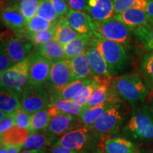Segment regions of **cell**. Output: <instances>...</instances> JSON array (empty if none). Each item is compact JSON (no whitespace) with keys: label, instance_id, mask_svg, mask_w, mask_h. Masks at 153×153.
Segmentation results:
<instances>
[{"label":"cell","instance_id":"1","mask_svg":"<svg viewBox=\"0 0 153 153\" xmlns=\"http://www.w3.org/2000/svg\"><path fill=\"white\" fill-rule=\"evenodd\" d=\"M111 86L120 97L133 106L144 102L149 92L148 88L137 73L125 74L112 78Z\"/></svg>","mask_w":153,"mask_h":153},{"label":"cell","instance_id":"2","mask_svg":"<svg viewBox=\"0 0 153 153\" xmlns=\"http://www.w3.org/2000/svg\"><path fill=\"white\" fill-rule=\"evenodd\" d=\"M91 43L101 53L112 76L117 75L126 68L128 57L123 45L94 36Z\"/></svg>","mask_w":153,"mask_h":153},{"label":"cell","instance_id":"3","mask_svg":"<svg viewBox=\"0 0 153 153\" xmlns=\"http://www.w3.org/2000/svg\"><path fill=\"white\" fill-rule=\"evenodd\" d=\"M124 131L134 139L153 140V114L150 107L143 106L135 110L126 124Z\"/></svg>","mask_w":153,"mask_h":153},{"label":"cell","instance_id":"4","mask_svg":"<svg viewBox=\"0 0 153 153\" xmlns=\"http://www.w3.org/2000/svg\"><path fill=\"white\" fill-rule=\"evenodd\" d=\"M94 138L89 126L79 125L59 137L55 144L78 153H87L93 148Z\"/></svg>","mask_w":153,"mask_h":153},{"label":"cell","instance_id":"5","mask_svg":"<svg viewBox=\"0 0 153 153\" xmlns=\"http://www.w3.org/2000/svg\"><path fill=\"white\" fill-rule=\"evenodd\" d=\"M29 56L16 63L2 73H0L1 87L14 91L22 97L24 90L28 83L29 77Z\"/></svg>","mask_w":153,"mask_h":153},{"label":"cell","instance_id":"6","mask_svg":"<svg viewBox=\"0 0 153 153\" xmlns=\"http://www.w3.org/2000/svg\"><path fill=\"white\" fill-rule=\"evenodd\" d=\"M123 116L120 104H114L92 125L89 126L95 138L111 137L119 130Z\"/></svg>","mask_w":153,"mask_h":153},{"label":"cell","instance_id":"7","mask_svg":"<svg viewBox=\"0 0 153 153\" xmlns=\"http://www.w3.org/2000/svg\"><path fill=\"white\" fill-rule=\"evenodd\" d=\"M132 30L114 17L100 22H95L94 36L128 45L131 41Z\"/></svg>","mask_w":153,"mask_h":153},{"label":"cell","instance_id":"8","mask_svg":"<svg viewBox=\"0 0 153 153\" xmlns=\"http://www.w3.org/2000/svg\"><path fill=\"white\" fill-rule=\"evenodd\" d=\"M76 80L70 60L65 59L53 63L48 81L50 97L56 94L69 84Z\"/></svg>","mask_w":153,"mask_h":153},{"label":"cell","instance_id":"9","mask_svg":"<svg viewBox=\"0 0 153 153\" xmlns=\"http://www.w3.org/2000/svg\"><path fill=\"white\" fill-rule=\"evenodd\" d=\"M50 104L51 99L43 86L28 82L21 97V105L23 109L28 114H33L47 108Z\"/></svg>","mask_w":153,"mask_h":153},{"label":"cell","instance_id":"10","mask_svg":"<svg viewBox=\"0 0 153 153\" xmlns=\"http://www.w3.org/2000/svg\"><path fill=\"white\" fill-rule=\"evenodd\" d=\"M29 59L28 82L37 85L46 84L49 79L53 62L42 55L38 50L29 55Z\"/></svg>","mask_w":153,"mask_h":153},{"label":"cell","instance_id":"11","mask_svg":"<svg viewBox=\"0 0 153 153\" xmlns=\"http://www.w3.org/2000/svg\"><path fill=\"white\" fill-rule=\"evenodd\" d=\"M33 45L28 38L19 36L11 38L6 41H1V48L16 64L29 56Z\"/></svg>","mask_w":153,"mask_h":153},{"label":"cell","instance_id":"12","mask_svg":"<svg viewBox=\"0 0 153 153\" xmlns=\"http://www.w3.org/2000/svg\"><path fill=\"white\" fill-rule=\"evenodd\" d=\"M92 71L94 79L99 83H111L113 76L104 57L97 47L91 43L86 51Z\"/></svg>","mask_w":153,"mask_h":153},{"label":"cell","instance_id":"13","mask_svg":"<svg viewBox=\"0 0 153 153\" xmlns=\"http://www.w3.org/2000/svg\"><path fill=\"white\" fill-rule=\"evenodd\" d=\"M1 21L5 26L22 37L23 34L28 33L27 20L14 6L1 7Z\"/></svg>","mask_w":153,"mask_h":153},{"label":"cell","instance_id":"14","mask_svg":"<svg viewBox=\"0 0 153 153\" xmlns=\"http://www.w3.org/2000/svg\"><path fill=\"white\" fill-rule=\"evenodd\" d=\"M86 12L94 22H100L114 17V0H86Z\"/></svg>","mask_w":153,"mask_h":153},{"label":"cell","instance_id":"15","mask_svg":"<svg viewBox=\"0 0 153 153\" xmlns=\"http://www.w3.org/2000/svg\"><path fill=\"white\" fill-rule=\"evenodd\" d=\"M66 17L70 26L78 34L94 36L95 22L87 12L70 10Z\"/></svg>","mask_w":153,"mask_h":153},{"label":"cell","instance_id":"16","mask_svg":"<svg viewBox=\"0 0 153 153\" xmlns=\"http://www.w3.org/2000/svg\"><path fill=\"white\" fill-rule=\"evenodd\" d=\"M79 125L81 124L79 123L78 116L67 114H60L52 118L45 131L58 138Z\"/></svg>","mask_w":153,"mask_h":153},{"label":"cell","instance_id":"17","mask_svg":"<svg viewBox=\"0 0 153 153\" xmlns=\"http://www.w3.org/2000/svg\"><path fill=\"white\" fill-rule=\"evenodd\" d=\"M114 18L128 26L132 32L137 28L150 25L146 11L133 8L128 9L119 14L115 15Z\"/></svg>","mask_w":153,"mask_h":153},{"label":"cell","instance_id":"18","mask_svg":"<svg viewBox=\"0 0 153 153\" xmlns=\"http://www.w3.org/2000/svg\"><path fill=\"white\" fill-rule=\"evenodd\" d=\"M102 139L101 149L102 153H137L131 141L123 137H107Z\"/></svg>","mask_w":153,"mask_h":153},{"label":"cell","instance_id":"19","mask_svg":"<svg viewBox=\"0 0 153 153\" xmlns=\"http://www.w3.org/2000/svg\"><path fill=\"white\" fill-rule=\"evenodd\" d=\"M57 138L51 134L44 131L43 133H31L23 145L24 150H35L45 152L48 147H50L56 141Z\"/></svg>","mask_w":153,"mask_h":153},{"label":"cell","instance_id":"20","mask_svg":"<svg viewBox=\"0 0 153 153\" xmlns=\"http://www.w3.org/2000/svg\"><path fill=\"white\" fill-rule=\"evenodd\" d=\"M79 36L70 26L66 16H61L57 20L55 25V40L64 46Z\"/></svg>","mask_w":153,"mask_h":153},{"label":"cell","instance_id":"21","mask_svg":"<svg viewBox=\"0 0 153 153\" xmlns=\"http://www.w3.org/2000/svg\"><path fill=\"white\" fill-rule=\"evenodd\" d=\"M19 97L14 91L1 87L0 111L6 114H14L22 108Z\"/></svg>","mask_w":153,"mask_h":153},{"label":"cell","instance_id":"22","mask_svg":"<svg viewBox=\"0 0 153 153\" xmlns=\"http://www.w3.org/2000/svg\"><path fill=\"white\" fill-rule=\"evenodd\" d=\"M76 79H94L89 58L86 52L70 59Z\"/></svg>","mask_w":153,"mask_h":153},{"label":"cell","instance_id":"23","mask_svg":"<svg viewBox=\"0 0 153 153\" xmlns=\"http://www.w3.org/2000/svg\"><path fill=\"white\" fill-rule=\"evenodd\" d=\"M92 36L79 35L77 38L64 45L65 54L66 59L70 60L82 53L86 52L90 45Z\"/></svg>","mask_w":153,"mask_h":153},{"label":"cell","instance_id":"24","mask_svg":"<svg viewBox=\"0 0 153 153\" xmlns=\"http://www.w3.org/2000/svg\"><path fill=\"white\" fill-rule=\"evenodd\" d=\"M36 49L53 63L66 59L64 46L55 39L37 46Z\"/></svg>","mask_w":153,"mask_h":153},{"label":"cell","instance_id":"25","mask_svg":"<svg viewBox=\"0 0 153 153\" xmlns=\"http://www.w3.org/2000/svg\"><path fill=\"white\" fill-rule=\"evenodd\" d=\"M112 104H114V103L111 102V101H107V102L98 105V106L85 108L78 116L79 123L82 126H91Z\"/></svg>","mask_w":153,"mask_h":153},{"label":"cell","instance_id":"26","mask_svg":"<svg viewBox=\"0 0 153 153\" xmlns=\"http://www.w3.org/2000/svg\"><path fill=\"white\" fill-rule=\"evenodd\" d=\"M94 79H76L72 83L69 84L62 90L59 91L56 94L51 96V97H56V98L64 99V100H74L83 88L89 85Z\"/></svg>","mask_w":153,"mask_h":153},{"label":"cell","instance_id":"27","mask_svg":"<svg viewBox=\"0 0 153 153\" xmlns=\"http://www.w3.org/2000/svg\"><path fill=\"white\" fill-rule=\"evenodd\" d=\"M29 132L15 126L1 135V143L8 145L22 146L27 140Z\"/></svg>","mask_w":153,"mask_h":153},{"label":"cell","instance_id":"28","mask_svg":"<svg viewBox=\"0 0 153 153\" xmlns=\"http://www.w3.org/2000/svg\"><path fill=\"white\" fill-rule=\"evenodd\" d=\"M52 119L48 108L31 114L30 118V133L45 131Z\"/></svg>","mask_w":153,"mask_h":153},{"label":"cell","instance_id":"29","mask_svg":"<svg viewBox=\"0 0 153 153\" xmlns=\"http://www.w3.org/2000/svg\"><path fill=\"white\" fill-rule=\"evenodd\" d=\"M42 0H15L13 4L19 9L26 20H29L37 15Z\"/></svg>","mask_w":153,"mask_h":153},{"label":"cell","instance_id":"30","mask_svg":"<svg viewBox=\"0 0 153 153\" xmlns=\"http://www.w3.org/2000/svg\"><path fill=\"white\" fill-rule=\"evenodd\" d=\"M51 104L53 105L62 114H67L74 116H79L82 111L83 107H81L76 104L74 101L70 100H64L56 98V97H51Z\"/></svg>","mask_w":153,"mask_h":153},{"label":"cell","instance_id":"31","mask_svg":"<svg viewBox=\"0 0 153 153\" xmlns=\"http://www.w3.org/2000/svg\"><path fill=\"white\" fill-rule=\"evenodd\" d=\"M56 23L51 22L36 15V16L27 21L28 33L33 34L50 30L54 27Z\"/></svg>","mask_w":153,"mask_h":153},{"label":"cell","instance_id":"32","mask_svg":"<svg viewBox=\"0 0 153 153\" xmlns=\"http://www.w3.org/2000/svg\"><path fill=\"white\" fill-rule=\"evenodd\" d=\"M37 15L53 23L57 22L60 19L51 0H42Z\"/></svg>","mask_w":153,"mask_h":153},{"label":"cell","instance_id":"33","mask_svg":"<svg viewBox=\"0 0 153 153\" xmlns=\"http://www.w3.org/2000/svg\"><path fill=\"white\" fill-rule=\"evenodd\" d=\"M133 32L147 49L153 51V25L137 28Z\"/></svg>","mask_w":153,"mask_h":153},{"label":"cell","instance_id":"34","mask_svg":"<svg viewBox=\"0 0 153 153\" xmlns=\"http://www.w3.org/2000/svg\"><path fill=\"white\" fill-rule=\"evenodd\" d=\"M99 84V82L94 79L89 85L83 88V89L78 94L77 96L74 98V101L76 104H78L81 107L85 108L86 104L89 101L91 94H92L95 87Z\"/></svg>","mask_w":153,"mask_h":153},{"label":"cell","instance_id":"35","mask_svg":"<svg viewBox=\"0 0 153 153\" xmlns=\"http://www.w3.org/2000/svg\"><path fill=\"white\" fill-rule=\"evenodd\" d=\"M56 25V24H55ZM55 36V26L51 29L45 30V31L39 32V33L28 34V38L32 42L34 45H43L51 40L54 39Z\"/></svg>","mask_w":153,"mask_h":153},{"label":"cell","instance_id":"36","mask_svg":"<svg viewBox=\"0 0 153 153\" xmlns=\"http://www.w3.org/2000/svg\"><path fill=\"white\" fill-rule=\"evenodd\" d=\"M15 114L16 124L17 127L26 130L30 133V118L31 114H28L22 108L18 110Z\"/></svg>","mask_w":153,"mask_h":153},{"label":"cell","instance_id":"37","mask_svg":"<svg viewBox=\"0 0 153 153\" xmlns=\"http://www.w3.org/2000/svg\"><path fill=\"white\" fill-rule=\"evenodd\" d=\"M141 70L147 77L153 81V51L144 57L141 63Z\"/></svg>","mask_w":153,"mask_h":153},{"label":"cell","instance_id":"38","mask_svg":"<svg viewBox=\"0 0 153 153\" xmlns=\"http://www.w3.org/2000/svg\"><path fill=\"white\" fill-rule=\"evenodd\" d=\"M0 133L2 135L6 131L16 126L15 114H7L4 118L0 120Z\"/></svg>","mask_w":153,"mask_h":153},{"label":"cell","instance_id":"39","mask_svg":"<svg viewBox=\"0 0 153 153\" xmlns=\"http://www.w3.org/2000/svg\"><path fill=\"white\" fill-rule=\"evenodd\" d=\"M134 0H114L115 15L119 14L133 7Z\"/></svg>","mask_w":153,"mask_h":153},{"label":"cell","instance_id":"40","mask_svg":"<svg viewBox=\"0 0 153 153\" xmlns=\"http://www.w3.org/2000/svg\"><path fill=\"white\" fill-rule=\"evenodd\" d=\"M51 3L53 4V7L56 11L57 14L58 16H66L67 14L70 11L68 3L64 0H51Z\"/></svg>","mask_w":153,"mask_h":153},{"label":"cell","instance_id":"41","mask_svg":"<svg viewBox=\"0 0 153 153\" xmlns=\"http://www.w3.org/2000/svg\"><path fill=\"white\" fill-rule=\"evenodd\" d=\"M15 63L11 60L9 55L2 48L0 51V73H2L14 65Z\"/></svg>","mask_w":153,"mask_h":153},{"label":"cell","instance_id":"42","mask_svg":"<svg viewBox=\"0 0 153 153\" xmlns=\"http://www.w3.org/2000/svg\"><path fill=\"white\" fill-rule=\"evenodd\" d=\"M68 5L70 10L86 12V9H87L86 0H70Z\"/></svg>","mask_w":153,"mask_h":153},{"label":"cell","instance_id":"43","mask_svg":"<svg viewBox=\"0 0 153 153\" xmlns=\"http://www.w3.org/2000/svg\"><path fill=\"white\" fill-rule=\"evenodd\" d=\"M148 6V0H134L132 8L137 10L146 11Z\"/></svg>","mask_w":153,"mask_h":153},{"label":"cell","instance_id":"44","mask_svg":"<svg viewBox=\"0 0 153 153\" xmlns=\"http://www.w3.org/2000/svg\"><path fill=\"white\" fill-rule=\"evenodd\" d=\"M51 153H78L74 152V151L68 150V149L63 148L62 146H60V145H55L54 143V145H53L51 146Z\"/></svg>","mask_w":153,"mask_h":153},{"label":"cell","instance_id":"45","mask_svg":"<svg viewBox=\"0 0 153 153\" xmlns=\"http://www.w3.org/2000/svg\"><path fill=\"white\" fill-rule=\"evenodd\" d=\"M150 25H153V0H148V6L146 9Z\"/></svg>","mask_w":153,"mask_h":153},{"label":"cell","instance_id":"46","mask_svg":"<svg viewBox=\"0 0 153 153\" xmlns=\"http://www.w3.org/2000/svg\"><path fill=\"white\" fill-rule=\"evenodd\" d=\"M7 146H8V153H21L20 151L22 149V146H16V145H7Z\"/></svg>","mask_w":153,"mask_h":153},{"label":"cell","instance_id":"47","mask_svg":"<svg viewBox=\"0 0 153 153\" xmlns=\"http://www.w3.org/2000/svg\"><path fill=\"white\" fill-rule=\"evenodd\" d=\"M0 153H8V146H7V145H5L4 143H1Z\"/></svg>","mask_w":153,"mask_h":153},{"label":"cell","instance_id":"48","mask_svg":"<svg viewBox=\"0 0 153 153\" xmlns=\"http://www.w3.org/2000/svg\"><path fill=\"white\" fill-rule=\"evenodd\" d=\"M21 153H45L43 151H35V150H23Z\"/></svg>","mask_w":153,"mask_h":153},{"label":"cell","instance_id":"49","mask_svg":"<svg viewBox=\"0 0 153 153\" xmlns=\"http://www.w3.org/2000/svg\"><path fill=\"white\" fill-rule=\"evenodd\" d=\"M150 109L152 111V114H153V97L152 99V101H151V104H150Z\"/></svg>","mask_w":153,"mask_h":153},{"label":"cell","instance_id":"50","mask_svg":"<svg viewBox=\"0 0 153 153\" xmlns=\"http://www.w3.org/2000/svg\"><path fill=\"white\" fill-rule=\"evenodd\" d=\"M64 1H65L67 3H68V2H69V1H70V0H64Z\"/></svg>","mask_w":153,"mask_h":153},{"label":"cell","instance_id":"51","mask_svg":"<svg viewBox=\"0 0 153 153\" xmlns=\"http://www.w3.org/2000/svg\"><path fill=\"white\" fill-rule=\"evenodd\" d=\"M150 153H153V152H150Z\"/></svg>","mask_w":153,"mask_h":153},{"label":"cell","instance_id":"52","mask_svg":"<svg viewBox=\"0 0 153 153\" xmlns=\"http://www.w3.org/2000/svg\"><path fill=\"white\" fill-rule=\"evenodd\" d=\"M101 153H102V152H101Z\"/></svg>","mask_w":153,"mask_h":153}]
</instances>
